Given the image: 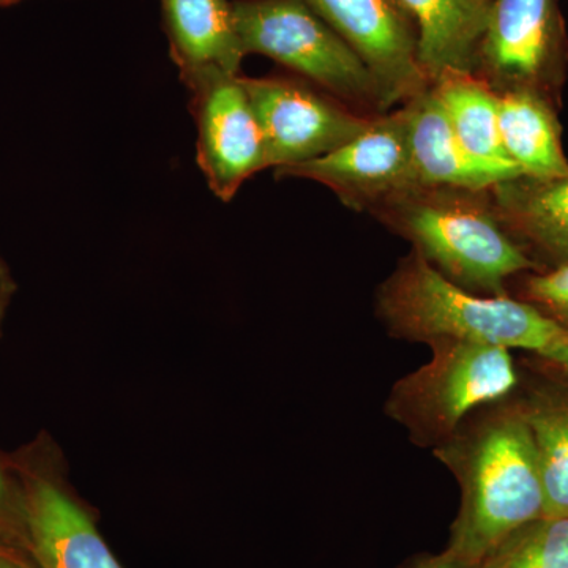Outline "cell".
<instances>
[{
    "mask_svg": "<svg viewBox=\"0 0 568 568\" xmlns=\"http://www.w3.org/2000/svg\"><path fill=\"white\" fill-rule=\"evenodd\" d=\"M433 455L462 489L447 545L458 558L478 566L504 538L545 517L536 443L521 406L503 399L481 407Z\"/></svg>",
    "mask_w": 568,
    "mask_h": 568,
    "instance_id": "1",
    "label": "cell"
},
{
    "mask_svg": "<svg viewBox=\"0 0 568 568\" xmlns=\"http://www.w3.org/2000/svg\"><path fill=\"white\" fill-rule=\"evenodd\" d=\"M376 315L403 342L478 343L540 355L568 328L529 302L463 290L413 250L376 294Z\"/></svg>",
    "mask_w": 568,
    "mask_h": 568,
    "instance_id": "2",
    "label": "cell"
},
{
    "mask_svg": "<svg viewBox=\"0 0 568 568\" xmlns=\"http://www.w3.org/2000/svg\"><path fill=\"white\" fill-rule=\"evenodd\" d=\"M440 275L474 294L508 295L511 276L536 264L508 234L488 190L414 186L372 212Z\"/></svg>",
    "mask_w": 568,
    "mask_h": 568,
    "instance_id": "3",
    "label": "cell"
},
{
    "mask_svg": "<svg viewBox=\"0 0 568 568\" xmlns=\"http://www.w3.org/2000/svg\"><path fill=\"white\" fill-rule=\"evenodd\" d=\"M245 54H261L366 115L387 112L364 61L304 0H235Z\"/></svg>",
    "mask_w": 568,
    "mask_h": 568,
    "instance_id": "4",
    "label": "cell"
},
{
    "mask_svg": "<svg viewBox=\"0 0 568 568\" xmlns=\"http://www.w3.org/2000/svg\"><path fill=\"white\" fill-rule=\"evenodd\" d=\"M432 361L396 381L387 417L417 447L443 446L470 414L503 402L518 384L510 349L478 343H436Z\"/></svg>",
    "mask_w": 568,
    "mask_h": 568,
    "instance_id": "5",
    "label": "cell"
},
{
    "mask_svg": "<svg viewBox=\"0 0 568 568\" xmlns=\"http://www.w3.org/2000/svg\"><path fill=\"white\" fill-rule=\"evenodd\" d=\"M242 81L263 133L265 170L321 159L365 132L375 118L302 78L242 77Z\"/></svg>",
    "mask_w": 568,
    "mask_h": 568,
    "instance_id": "6",
    "label": "cell"
},
{
    "mask_svg": "<svg viewBox=\"0 0 568 568\" xmlns=\"http://www.w3.org/2000/svg\"><path fill=\"white\" fill-rule=\"evenodd\" d=\"M242 77L209 69L181 80L196 123L197 166L223 203L265 170L263 133Z\"/></svg>",
    "mask_w": 568,
    "mask_h": 568,
    "instance_id": "7",
    "label": "cell"
},
{
    "mask_svg": "<svg viewBox=\"0 0 568 568\" xmlns=\"http://www.w3.org/2000/svg\"><path fill=\"white\" fill-rule=\"evenodd\" d=\"M275 175L321 183L347 207L376 211L396 194L418 186L405 106L375 115L365 132L336 151L283 168Z\"/></svg>",
    "mask_w": 568,
    "mask_h": 568,
    "instance_id": "8",
    "label": "cell"
},
{
    "mask_svg": "<svg viewBox=\"0 0 568 568\" xmlns=\"http://www.w3.org/2000/svg\"><path fill=\"white\" fill-rule=\"evenodd\" d=\"M364 61L387 110L429 88L417 61V32L402 0H304Z\"/></svg>",
    "mask_w": 568,
    "mask_h": 568,
    "instance_id": "9",
    "label": "cell"
},
{
    "mask_svg": "<svg viewBox=\"0 0 568 568\" xmlns=\"http://www.w3.org/2000/svg\"><path fill=\"white\" fill-rule=\"evenodd\" d=\"M560 40L556 0H495L476 74L496 92L544 93L558 65Z\"/></svg>",
    "mask_w": 568,
    "mask_h": 568,
    "instance_id": "10",
    "label": "cell"
},
{
    "mask_svg": "<svg viewBox=\"0 0 568 568\" xmlns=\"http://www.w3.org/2000/svg\"><path fill=\"white\" fill-rule=\"evenodd\" d=\"M22 518L40 568H122L88 511L52 481H29Z\"/></svg>",
    "mask_w": 568,
    "mask_h": 568,
    "instance_id": "11",
    "label": "cell"
},
{
    "mask_svg": "<svg viewBox=\"0 0 568 568\" xmlns=\"http://www.w3.org/2000/svg\"><path fill=\"white\" fill-rule=\"evenodd\" d=\"M418 186H454L484 192L514 175L467 153L432 89L403 104Z\"/></svg>",
    "mask_w": 568,
    "mask_h": 568,
    "instance_id": "12",
    "label": "cell"
},
{
    "mask_svg": "<svg viewBox=\"0 0 568 568\" xmlns=\"http://www.w3.org/2000/svg\"><path fill=\"white\" fill-rule=\"evenodd\" d=\"M495 0H402L417 32V61L429 84L444 73H476Z\"/></svg>",
    "mask_w": 568,
    "mask_h": 568,
    "instance_id": "13",
    "label": "cell"
},
{
    "mask_svg": "<svg viewBox=\"0 0 568 568\" xmlns=\"http://www.w3.org/2000/svg\"><path fill=\"white\" fill-rule=\"evenodd\" d=\"M164 26L179 77L209 69L241 73L244 47L227 0H162Z\"/></svg>",
    "mask_w": 568,
    "mask_h": 568,
    "instance_id": "14",
    "label": "cell"
},
{
    "mask_svg": "<svg viewBox=\"0 0 568 568\" xmlns=\"http://www.w3.org/2000/svg\"><path fill=\"white\" fill-rule=\"evenodd\" d=\"M497 216L515 241L568 264V175L555 181L518 178L488 190Z\"/></svg>",
    "mask_w": 568,
    "mask_h": 568,
    "instance_id": "15",
    "label": "cell"
},
{
    "mask_svg": "<svg viewBox=\"0 0 568 568\" xmlns=\"http://www.w3.org/2000/svg\"><path fill=\"white\" fill-rule=\"evenodd\" d=\"M499 95V133L504 151L523 178L555 181L567 178L568 160L555 111L544 93L510 89Z\"/></svg>",
    "mask_w": 568,
    "mask_h": 568,
    "instance_id": "16",
    "label": "cell"
},
{
    "mask_svg": "<svg viewBox=\"0 0 568 568\" xmlns=\"http://www.w3.org/2000/svg\"><path fill=\"white\" fill-rule=\"evenodd\" d=\"M463 148L480 162L523 178L499 133V95L476 73H444L429 84Z\"/></svg>",
    "mask_w": 568,
    "mask_h": 568,
    "instance_id": "17",
    "label": "cell"
},
{
    "mask_svg": "<svg viewBox=\"0 0 568 568\" xmlns=\"http://www.w3.org/2000/svg\"><path fill=\"white\" fill-rule=\"evenodd\" d=\"M545 495V517H568V398H538L523 407Z\"/></svg>",
    "mask_w": 568,
    "mask_h": 568,
    "instance_id": "18",
    "label": "cell"
},
{
    "mask_svg": "<svg viewBox=\"0 0 568 568\" xmlns=\"http://www.w3.org/2000/svg\"><path fill=\"white\" fill-rule=\"evenodd\" d=\"M477 568H568V517H541L523 526Z\"/></svg>",
    "mask_w": 568,
    "mask_h": 568,
    "instance_id": "19",
    "label": "cell"
},
{
    "mask_svg": "<svg viewBox=\"0 0 568 568\" xmlns=\"http://www.w3.org/2000/svg\"><path fill=\"white\" fill-rule=\"evenodd\" d=\"M525 295L529 304L568 328V264L530 276Z\"/></svg>",
    "mask_w": 568,
    "mask_h": 568,
    "instance_id": "20",
    "label": "cell"
},
{
    "mask_svg": "<svg viewBox=\"0 0 568 568\" xmlns=\"http://www.w3.org/2000/svg\"><path fill=\"white\" fill-rule=\"evenodd\" d=\"M409 568H477V566L458 558V556H455L454 552L448 551L446 548L439 555H429L426 558L418 559Z\"/></svg>",
    "mask_w": 568,
    "mask_h": 568,
    "instance_id": "21",
    "label": "cell"
},
{
    "mask_svg": "<svg viewBox=\"0 0 568 568\" xmlns=\"http://www.w3.org/2000/svg\"><path fill=\"white\" fill-rule=\"evenodd\" d=\"M13 511L22 515V506H13V496L9 480L3 476L2 467H0V530L9 528L13 523Z\"/></svg>",
    "mask_w": 568,
    "mask_h": 568,
    "instance_id": "22",
    "label": "cell"
},
{
    "mask_svg": "<svg viewBox=\"0 0 568 568\" xmlns=\"http://www.w3.org/2000/svg\"><path fill=\"white\" fill-rule=\"evenodd\" d=\"M540 355L551 364L558 365L568 375V331Z\"/></svg>",
    "mask_w": 568,
    "mask_h": 568,
    "instance_id": "23",
    "label": "cell"
},
{
    "mask_svg": "<svg viewBox=\"0 0 568 568\" xmlns=\"http://www.w3.org/2000/svg\"><path fill=\"white\" fill-rule=\"evenodd\" d=\"M14 283L11 278L9 267L3 263L0 257V324H2L3 316H6L7 308L13 295Z\"/></svg>",
    "mask_w": 568,
    "mask_h": 568,
    "instance_id": "24",
    "label": "cell"
},
{
    "mask_svg": "<svg viewBox=\"0 0 568 568\" xmlns=\"http://www.w3.org/2000/svg\"><path fill=\"white\" fill-rule=\"evenodd\" d=\"M0 568H29L22 566L21 562H18L17 559L11 558V556L7 555L2 548H0Z\"/></svg>",
    "mask_w": 568,
    "mask_h": 568,
    "instance_id": "25",
    "label": "cell"
},
{
    "mask_svg": "<svg viewBox=\"0 0 568 568\" xmlns=\"http://www.w3.org/2000/svg\"><path fill=\"white\" fill-rule=\"evenodd\" d=\"M21 2V0H0V6H9V3Z\"/></svg>",
    "mask_w": 568,
    "mask_h": 568,
    "instance_id": "26",
    "label": "cell"
}]
</instances>
